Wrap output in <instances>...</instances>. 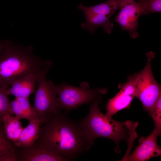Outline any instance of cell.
I'll return each instance as SVG.
<instances>
[{
    "mask_svg": "<svg viewBox=\"0 0 161 161\" xmlns=\"http://www.w3.org/2000/svg\"><path fill=\"white\" fill-rule=\"evenodd\" d=\"M35 143L69 161L90 148L78 122L69 119L60 110L40 126Z\"/></svg>",
    "mask_w": 161,
    "mask_h": 161,
    "instance_id": "cell-1",
    "label": "cell"
},
{
    "mask_svg": "<svg viewBox=\"0 0 161 161\" xmlns=\"http://www.w3.org/2000/svg\"><path fill=\"white\" fill-rule=\"evenodd\" d=\"M0 54V88L7 89L17 80L32 73L48 72L52 65L33 52L32 47L4 40Z\"/></svg>",
    "mask_w": 161,
    "mask_h": 161,
    "instance_id": "cell-2",
    "label": "cell"
},
{
    "mask_svg": "<svg viewBox=\"0 0 161 161\" xmlns=\"http://www.w3.org/2000/svg\"><path fill=\"white\" fill-rule=\"evenodd\" d=\"M103 97L101 94L92 101L89 107L87 115L78 120L89 145L91 148L95 140L99 137L108 138L114 141L117 147L115 151L120 153L121 150L119 144L121 141L129 142V130L132 126V122L119 121L108 117L100 109L99 104Z\"/></svg>",
    "mask_w": 161,
    "mask_h": 161,
    "instance_id": "cell-3",
    "label": "cell"
},
{
    "mask_svg": "<svg viewBox=\"0 0 161 161\" xmlns=\"http://www.w3.org/2000/svg\"><path fill=\"white\" fill-rule=\"evenodd\" d=\"M55 90L58 97V109L67 111L75 109L82 104L91 103L99 95L105 94L107 92L104 88L91 89L88 83L85 82H81L78 87L63 83L55 86Z\"/></svg>",
    "mask_w": 161,
    "mask_h": 161,
    "instance_id": "cell-4",
    "label": "cell"
},
{
    "mask_svg": "<svg viewBox=\"0 0 161 161\" xmlns=\"http://www.w3.org/2000/svg\"><path fill=\"white\" fill-rule=\"evenodd\" d=\"M146 55V65L138 73L136 97L140 100L144 110L148 112L161 95V88L155 79L151 69V61L155 54L151 52Z\"/></svg>",
    "mask_w": 161,
    "mask_h": 161,
    "instance_id": "cell-5",
    "label": "cell"
},
{
    "mask_svg": "<svg viewBox=\"0 0 161 161\" xmlns=\"http://www.w3.org/2000/svg\"><path fill=\"white\" fill-rule=\"evenodd\" d=\"M48 72L41 74L37 83L33 108L38 117L49 118L60 110L58 106V99L55 86L47 78Z\"/></svg>",
    "mask_w": 161,
    "mask_h": 161,
    "instance_id": "cell-6",
    "label": "cell"
},
{
    "mask_svg": "<svg viewBox=\"0 0 161 161\" xmlns=\"http://www.w3.org/2000/svg\"><path fill=\"white\" fill-rule=\"evenodd\" d=\"M147 3L137 2L134 0H122L120 11L117 15L115 21L122 30L127 31L131 38L139 37L137 31L138 26V20L145 10Z\"/></svg>",
    "mask_w": 161,
    "mask_h": 161,
    "instance_id": "cell-7",
    "label": "cell"
},
{
    "mask_svg": "<svg viewBox=\"0 0 161 161\" xmlns=\"http://www.w3.org/2000/svg\"><path fill=\"white\" fill-rule=\"evenodd\" d=\"M138 77V73L130 76L117 94L109 100L106 105V114L108 117L112 118L114 114L127 108L130 105L132 100L136 96Z\"/></svg>",
    "mask_w": 161,
    "mask_h": 161,
    "instance_id": "cell-8",
    "label": "cell"
},
{
    "mask_svg": "<svg viewBox=\"0 0 161 161\" xmlns=\"http://www.w3.org/2000/svg\"><path fill=\"white\" fill-rule=\"evenodd\" d=\"M161 131L154 129L149 135L141 137L138 145L131 154L123 158L121 161H146L154 157L161 155V148L158 145L157 139Z\"/></svg>",
    "mask_w": 161,
    "mask_h": 161,
    "instance_id": "cell-9",
    "label": "cell"
},
{
    "mask_svg": "<svg viewBox=\"0 0 161 161\" xmlns=\"http://www.w3.org/2000/svg\"><path fill=\"white\" fill-rule=\"evenodd\" d=\"M16 147L17 161H69L64 157L44 149L35 143L27 147Z\"/></svg>",
    "mask_w": 161,
    "mask_h": 161,
    "instance_id": "cell-10",
    "label": "cell"
},
{
    "mask_svg": "<svg viewBox=\"0 0 161 161\" xmlns=\"http://www.w3.org/2000/svg\"><path fill=\"white\" fill-rule=\"evenodd\" d=\"M42 73L30 74L17 80L11 84L10 88L6 89L7 94L13 95L16 97L29 98L35 92L36 84L39 76Z\"/></svg>",
    "mask_w": 161,
    "mask_h": 161,
    "instance_id": "cell-11",
    "label": "cell"
},
{
    "mask_svg": "<svg viewBox=\"0 0 161 161\" xmlns=\"http://www.w3.org/2000/svg\"><path fill=\"white\" fill-rule=\"evenodd\" d=\"M49 118L38 117L24 128L18 139L13 144L18 148L29 146L34 144L38 137L40 126L46 123Z\"/></svg>",
    "mask_w": 161,
    "mask_h": 161,
    "instance_id": "cell-12",
    "label": "cell"
},
{
    "mask_svg": "<svg viewBox=\"0 0 161 161\" xmlns=\"http://www.w3.org/2000/svg\"><path fill=\"white\" fill-rule=\"evenodd\" d=\"M10 105L13 114L20 119H26L30 122L38 117L28 98L16 97L10 102Z\"/></svg>",
    "mask_w": 161,
    "mask_h": 161,
    "instance_id": "cell-13",
    "label": "cell"
},
{
    "mask_svg": "<svg viewBox=\"0 0 161 161\" xmlns=\"http://www.w3.org/2000/svg\"><path fill=\"white\" fill-rule=\"evenodd\" d=\"M111 16L102 13L94 15L85 18V21L81 23L80 26L84 30L89 31L91 34L100 27H102L105 32L110 34L114 26L109 19Z\"/></svg>",
    "mask_w": 161,
    "mask_h": 161,
    "instance_id": "cell-14",
    "label": "cell"
},
{
    "mask_svg": "<svg viewBox=\"0 0 161 161\" xmlns=\"http://www.w3.org/2000/svg\"><path fill=\"white\" fill-rule=\"evenodd\" d=\"M122 0H109L94 6L86 7L80 4L78 7L82 11L85 18L99 13H104L112 16L120 7Z\"/></svg>",
    "mask_w": 161,
    "mask_h": 161,
    "instance_id": "cell-15",
    "label": "cell"
},
{
    "mask_svg": "<svg viewBox=\"0 0 161 161\" xmlns=\"http://www.w3.org/2000/svg\"><path fill=\"white\" fill-rule=\"evenodd\" d=\"M20 120L16 116L8 115L2 120L5 134L13 144L18 139L24 129Z\"/></svg>",
    "mask_w": 161,
    "mask_h": 161,
    "instance_id": "cell-16",
    "label": "cell"
},
{
    "mask_svg": "<svg viewBox=\"0 0 161 161\" xmlns=\"http://www.w3.org/2000/svg\"><path fill=\"white\" fill-rule=\"evenodd\" d=\"M0 88V121H2L6 116L14 114L10 105V102L6 89Z\"/></svg>",
    "mask_w": 161,
    "mask_h": 161,
    "instance_id": "cell-17",
    "label": "cell"
},
{
    "mask_svg": "<svg viewBox=\"0 0 161 161\" xmlns=\"http://www.w3.org/2000/svg\"><path fill=\"white\" fill-rule=\"evenodd\" d=\"M148 112L154 121V129L161 131V95Z\"/></svg>",
    "mask_w": 161,
    "mask_h": 161,
    "instance_id": "cell-18",
    "label": "cell"
},
{
    "mask_svg": "<svg viewBox=\"0 0 161 161\" xmlns=\"http://www.w3.org/2000/svg\"><path fill=\"white\" fill-rule=\"evenodd\" d=\"M14 146L6 136L2 121H0V158L8 153Z\"/></svg>",
    "mask_w": 161,
    "mask_h": 161,
    "instance_id": "cell-19",
    "label": "cell"
},
{
    "mask_svg": "<svg viewBox=\"0 0 161 161\" xmlns=\"http://www.w3.org/2000/svg\"><path fill=\"white\" fill-rule=\"evenodd\" d=\"M161 12V0H148L146 8L142 16Z\"/></svg>",
    "mask_w": 161,
    "mask_h": 161,
    "instance_id": "cell-20",
    "label": "cell"
},
{
    "mask_svg": "<svg viewBox=\"0 0 161 161\" xmlns=\"http://www.w3.org/2000/svg\"><path fill=\"white\" fill-rule=\"evenodd\" d=\"M17 161V151L14 146L8 153L0 158V161Z\"/></svg>",
    "mask_w": 161,
    "mask_h": 161,
    "instance_id": "cell-21",
    "label": "cell"
},
{
    "mask_svg": "<svg viewBox=\"0 0 161 161\" xmlns=\"http://www.w3.org/2000/svg\"><path fill=\"white\" fill-rule=\"evenodd\" d=\"M4 49V42L0 41V54L2 52Z\"/></svg>",
    "mask_w": 161,
    "mask_h": 161,
    "instance_id": "cell-22",
    "label": "cell"
},
{
    "mask_svg": "<svg viewBox=\"0 0 161 161\" xmlns=\"http://www.w3.org/2000/svg\"><path fill=\"white\" fill-rule=\"evenodd\" d=\"M139 2L147 3L148 0H138Z\"/></svg>",
    "mask_w": 161,
    "mask_h": 161,
    "instance_id": "cell-23",
    "label": "cell"
}]
</instances>
